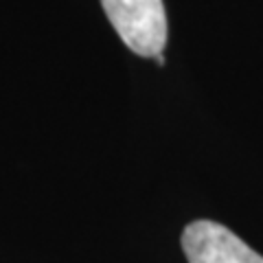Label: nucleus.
Returning a JSON list of instances; mask_svg holds the SVG:
<instances>
[{
  "label": "nucleus",
  "mask_w": 263,
  "mask_h": 263,
  "mask_svg": "<svg viewBox=\"0 0 263 263\" xmlns=\"http://www.w3.org/2000/svg\"><path fill=\"white\" fill-rule=\"evenodd\" d=\"M182 250L189 263H263L233 230L209 219H197L182 233Z\"/></svg>",
  "instance_id": "f03ea898"
},
{
  "label": "nucleus",
  "mask_w": 263,
  "mask_h": 263,
  "mask_svg": "<svg viewBox=\"0 0 263 263\" xmlns=\"http://www.w3.org/2000/svg\"><path fill=\"white\" fill-rule=\"evenodd\" d=\"M119 37L141 57H158L167 44V13L162 0H101Z\"/></svg>",
  "instance_id": "f257e3e1"
}]
</instances>
